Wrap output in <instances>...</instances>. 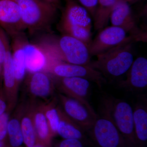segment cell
I'll return each instance as SVG.
<instances>
[{"label":"cell","instance_id":"obj_5","mask_svg":"<svg viewBox=\"0 0 147 147\" xmlns=\"http://www.w3.org/2000/svg\"><path fill=\"white\" fill-rule=\"evenodd\" d=\"M123 137L127 147H138L134 132L133 109L126 101L107 98L103 106Z\"/></svg>","mask_w":147,"mask_h":147},{"label":"cell","instance_id":"obj_31","mask_svg":"<svg viewBox=\"0 0 147 147\" xmlns=\"http://www.w3.org/2000/svg\"><path fill=\"white\" fill-rule=\"evenodd\" d=\"M136 1L137 0H117L116 3L119 2H126L129 3L135 1Z\"/></svg>","mask_w":147,"mask_h":147},{"label":"cell","instance_id":"obj_16","mask_svg":"<svg viewBox=\"0 0 147 147\" xmlns=\"http://www.w3.org/2000/svg\"><path fill=\"white\" fill-rule=\"evenodd\" d=\"M12 60L15 76L18 84L24 80L27 71L26 67V53L24 49V44L26 39L22 33L12 37Z\"/></svg>","mask_w":147,"mask_h":147},{"label":"cell","instance_id":"obj_25","mask_svg":"<svg viewBox=\"0 0 147 147\" xmlns=\"http://www.w3.org/2000/svg\"><path fill=\"white\" fill-rule=\"evenodd\" d=\"M11 114V113L7 110L0 116V142L4 143L7 136L8 122Z\"/></svg>","mask_w":147,"mask_h":147},{"label":"cell","instance_id":"obj_18","mask_svg":"<svg viewBox=\"0 0 147 147\" xmlns=\"http://www.w3.org/2000/svg\"><path fill=\"white\" fill-rule=\"evenodd\" d=\"M133 109L134 132L138 147H145L147 141L146 104L138 102Z\"/></svg>","mask_w":147,"mask_h":147},{"label":"cell","instance_id":"obj_24","mask_svg":"<svg viewBox=\"0 0 147 147\" xmlns=\"http://www.w3.org/2000/svg\"><path fill=\"white\" fill-rule=\"evenodd\" d=\"M44 110L45 117L52 133L57 134L59 122L57 97L53 98V99L44 102Z\"/></svg>","mask_w":147,"mask_h":147},{"label":"cell","instance_id":"obj_21","mask_svg":"<svg viewBox=\"0 0 147 147\" xmlns=\"http://www.w3.org/2000/svg\"><path fill=\"white\" fill-rule=\"evenodd\" d=\"M33 121L36 136L42 142H47L53 134L45 117L44 102L35 103L33 111Z\"/></svg>","mask_w":147,"mask_h":147},{"label":"cell","instance_id":"obj_28","mask_svg":"<svg viewBox=\"0 0 147 147\" xmlns=\"http://www.w3.org/2000/svg\"><path fill=\"white\" fill-rule=\"evenodd\" d=\"M59 147H84V144L79 139H64L60 143Z\"/></svg>","mask_w":147,"mask_h":147},{"label":"cell","instance_id":"obj_33","mask_svg":"<svg viewBox=\"0 0 147 147\" xmlns=\"http://www.w3.org/2000/svg\"><path fill=\"white\" fill-rule=\"evenodd\" d=\"M32 147H43L41 145L39 144L35 145L34 146H33Z\"/></svg>","mask_w":147,"mask_h":147},{"label":"cell","instance_id":"obj_14","mask_svg":"<svg viewBox=\"0 0 147 147\" xmlns=\"http://www.w3.org/2000/svg\"><path fill=\"white\" fill-rule=\"evenodd\" d=\"M2 65L3 89L8 103V110L11 113L18 104L20 86L15 76L10 46H9L7 50Z\"/></svg>","mask_w":147,"mask_h":147},{"label":"cell","instance_id":"obj_2","mask_svg":"<svg viewBox=\"0 0 147 147\" xmlns=\"http://www.w3.org/2000/svg\"><path fill=\"white\" fill-rule=\"evenodd\" d=\"M137 41L131 38L123 43L96 56L91 61V67L102 74L105 79H115L127 73L133 63L132 45Z\"/></svg>","mask_w":147,"mask_h":147},{"label":"cell","instance_id":"obj_27","mask_svg":"<svg viewBox=\"0 0 147 147\" xmlns=\"http://www.w3.org/2000/svg\"><path fill=\"white\" fill-rule=\"evenodd\" d=\"M79 4L89 12L93 19L97 8L98 0H78Z\"/></svg>","mask_w":147,"mask_h":147},{"label":"cell","instance_id":"obj_19","mask_svg":"<svg viewBox=\"0 0 147 147\" xmlns=\"http://www.w3.org/2000/svg\"><path fill=\"white\" fill-rule=\"evenodd\" d=\"M26 53V67L29 73L44 71L47 59L42 50L35 43H29L27 40L24 44Z\"/></svg>","mask_w":147,"mask_h":147},{"label":"cell","instance_id":"obj_11","mask_svg":"<svg viewBox=\"0 0 147 147\" xmlns=\"http://www.w3.org/2000/svg\"><path fill=\"white\" fill-rule=\"evenodd\" d=\"M123 29L111 26L102 29L94 39L92 40L88 49L91 57L97 56L116 47L131 38ZM138 42V41H137Z\"/></svg>","mask_w":147,"mask_h":147},{"label":"cell","instance_id":"obj_13","mask_svg":"<svg viewBox=\"0 0 147 147\" xmlns=\"http://www.w3.org/2000/svg\"><path fill=\"white\" fill-rule=\"evenodd\" d=\"M0 27L12 37L24 30L17 0H0Z\"/></svg>","mask_w":147,"mask_h":147},{"label":"cell","instance_id":"obj_32","mask_svg":"<svg viewBox=\"0 0 147 147\" xmlns=\"http://www.w3.org/2000/svg\"><path fill=\"white\" fill-rule=\"evenodd\" d=\"M0 147H6L5 143L3 142H0Z\"/></svg>","mask_w":147,"mask_h":147},{"label":"cell","instance_id":"obj_22","mask_svg":"<svg viewBox=\"0 0 147 147\" xmlns=\"http://www.w3.org/2000/svg\"><path fill=\"white\" fill-rule=\"evenodd\" d=\"M58 109L59 122L57 134L64 139H74L82 140L84 139L85 131L66 115L59 104Z\"/></svg>","mask_w":147,"mask_h":147},{"label":"cell","instance_id":"obj_20","mask_svg":"<svg viewBox=\"0 0 147 147\" xmlns=\"http://www.w3.org/2000/svg\"><path fill=\"white\" fill-rule=\"evenodd\" d=\"M24 104V100L17 104L11 114L9 121L7 136L9 144L12 147H20L24 142L21 131V119Z\"/></svg>","mask_w":147,"mask_h":147},{"label":"cell","instance_id":"obj_1","mask_svg":"<svg viewBox=\"0 0 147 147\" xmlns=\"http://www.w3.org/2000/svg\"><path fill=\"white\" fill-rule=\"evenodd\" d=\"M34 43L42 50L47 60L84 65H88L91 62L86 45L69 36L43 34Z\"/></svg>","mask_w":147,"mask_h":147},{"label":"cell","instance_id":"obj_4","mask_svg":"<svg viewBox=\"0 0 147 147\" xmlns=\"http://www.w3.org/2000/svg\"><path fill=\"white\" fill-rule=\"evenodd\" d=\"M24 28L32 34L50 30L57 6L45 0H17Z\"/></svg>","mask_w":147,"mask_h":147},{"label":"cell","instance_id":"obj_15","mask_svg":"<svg viewBox=\"0 0 147 147\" xmlns=\"http://www.w3.org/2000/svg\"><path fill=\"white\" fill-rule=\"evenodd\" d=\"M125 80L120 82V86L131 91H141L147 87V59L139 57L133 61L127 72Z\"/></svg>","mask_w":147,"mask_h":147},{"label":"cell","instance_id":"obj_3","mask_svg":"<svg viewBox=\"0 0 147 147\" xmlns=\"http://www.w3.org/2000/svg\"><path fill=\"white\" fill-rule=\"evenodd\" d=\"M91 18L88 11L75 0H66L58 29L62 34L75 38L88 47L92 40Z\"/></svg>","mask_w":147,"mask_h":147},{"label":"cell","instance_id":"obj_23","mask_svg":"<svg viewBox=\"0 0 147 147\" xmlns=\"http://www.w3.org/2000/svg\"><path fill=\"white\" fill-rule=\"evenodd\" d=\"M117 1L98 0L97 8L93 18L95 30L100 31L108 25L110 14L115 5Z\"/></svg>","mask_w":147,"mask_h":147},{"label":"cell","instance_id":"obj_8","mask_svg":"<svg viewBox=\"0 0 147 147\" xmlns=\"http://www.w3.org/2000/svg\"><path fill=\"white\" fill-rule=\"evenodd\" d=\"M110 19L112 26L123 29L129 36L139 41H147V33L138 26L129 3L123 2L116 3L110 14Z\"/></svg>","mask_w":147,"mask_h":147},{"label":"cell","instance_id":"obj_9","mask_svg":"<svg viewBox=\"0 0 147 147\" xmlns=\"http://www.w3.org/2000/svg\"><path fill=\"white\" fill-rule=\"evenodd\" d=\"M52 76L54 79L55 90L59 92V93L79 101L90 111L95 113L88 100L90 87V81L79 77Z\"/></svg>","mask_w":147,"mask_h":147},{"label":"cell","instance_id":"obj_6","mask_svg":"<svg viewBox=\"0 0 147 147\" xmlns=\"http://www.w3.org/2000/svg\"><path fill=\"white\" fill-rule=\"evenodd\" d=\"M102 108V114L97 115L88 131L95 142L100 147H127L107 110Z\"/></svg>","mask_w":147,"mask_h":147},{"label":"cell","instance_id":"obj_12","mask_svg":"<svg viewBox=\"0 0 147 147\" xmlns=\"http://www.w3.org/2000/svg\"><path fill=\"white\" fill-rule=\"evenodd\" d=\"M25 86L30 97L29 98L49 100L55 90L53 76L45 71L29 73L26 76Z\"/></svg>","mask_w":147,"mask_h":147},{"label":"cell","instance_id":"obj_26","mask_svg":"<svg viewBox=\"0 0 147 147\" xmlns=\"http://www.w3.org/2000/svg\"><path fill=\"white\" fill-rule=\"evenodd\" d=\"M7 34L0 27V64L2 65L7 50L10 46Z\"/></svg>","mask_w":147,"mask_h":147},{"label":"cell","instance_id":"obj_34","mask_svg":"<svg viewBox=\"0 0 147 147\" xmlns=\"http://www.w3.org/2000/svg\"><path fill=\"white\" fill-rule=\"evenodd\" d=\"M1 65L0 64V71H1Z\"/></svg>","mask_w":147,"mask_h":147},{"label":"cell","instance_id":"obj_7","mask_svg":"<svg viewBox=\"0 0 147 147\" xmlns=\"http://www.w3.org/2000/svg\"><path fill=\"white\" fill-rule=\"evenodd\" d=\"M44 71L59 77H79L94 82L99 88L106 82L102 74L89 65H79L47 60Z\"/></svg>","mask_w":147,"mask_h":147},{"label":"cell","instance_id":"obj_29","mask_svg":"<svg viewBox=\"0 0 147 147\" xmlns=\"http://www.w3.org/2000/svg\"><path fill=\"white\" fill-rule=\"evenodd\" d=\"M8 110V103L4 92L3 89L2 84H0V116Z\"/></svg>","mask_w":147,"mask_h":147},{"label":"cell","instance_id":"obj_30","mask_svg":"<svg viewBox=\"0 0 147 147\" xmlns=\"http://www.w3.org/2000/svg\"><path fill=\"white\" fill-rule=\"evenodd\" d=\"M45 1H46L48 2H50V3H52L54 4L55 5H57L58 6V1H59V0H45Z\"/></svg>","mask_w":147,"mask_h":147},{"label":"cell","instance_id":"obj_17","mask_svg":"<svg viewBox=\"0 0 147 147\" xmlns=\"http://www.w3.org/2000/svg\"><path fill=\"white\" fill-rule=\"evenodd\" d=\"M36 101L30 98L28 100H24L21 125L24 142L27 147H32L35 145L36 136L33 121V111Z\"/></svg>","mask_w":147,"mask_h":147},{"label":"cell","instance_id":"obj_10","mask_svg":"<svg viewBox=\"0 0 147 147\" xmlns=\"http://www.w3.org/2000/svg\"><path fill=\"white\" fill-rule=\"evenodd\" d=\"M57 98L59 105L66 115L84 131H89L97 117V114L90 111L79 101L61 94L58 93Z\"/></svg>","mask_w":147,"mask_h":147}]
</instances>
